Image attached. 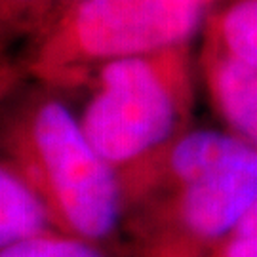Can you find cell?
Masks as SVG:
<instances>
[{"label":"cell","mask_w":257,"mask_h":257,"mask_svg":"<svg viewBox=\"0 0 257 257\" xmlns=\"http://www.w3.org/2000/svg\"><path fill=\"white\" fill-rule=\"evenodd\" d=\"M6 158L37 191L55 230L97 246L118 232L126 189L61 99L40 97L4 134Z\"/></svg>","instance_id":"cell-1"},{"label":"cell","mask_w":257,"mask_h":257,"mask_svg":"<svg viewBox=\"0 0 257 257\" xmlns=\"http://www.w3.org/2000/svg\"><path fill=\"white\" fill-rule=\"evenodd\" d=\"M213 0H80L37 35L27 69L38 80L74 82L107 61L175 50Z\"/></svg>","instance_id":"cell-2"},{"label":"cell","mask_w":257,"mask_h":257,"mask_svg":"<svg viewBox=\"0 0 257 257\" xmlns=\"http://www.w3.org/2000/svg\"><path fill=\"white\" fill-rule=\"evenodd\" d=\"M179 118L181 95L174 73L164 59L139 55L97 67L95 88L78 122L93 149L118 174L162 145Z\"/></svg>","instance_id":"cell-3"},{"label":"cell","mask_w":257,"mask_h":257,"mask_svg":"<svg viewBox=\"0 0 257 257\" xmlns=\"http://www.w3.org/2000/svg\"><path fill=\"white\" fill-rule=\"evenodd\" d=\"M145 257H208L257 198V149L249 143L179 185Z\"/></svg>","instance_id":"cell-4"},{"label":"cell","mask_w":257,"mask_h":257,"mask_svg":"<svg viewBox=\"0 0 257 257\" xmlns=\"http://www.w3.org/2000/svg\"><path fill=\"white\" fill-rule=\"evenodd\" d=\"M210 84L213 99L236 136L257 149V69L215 55Z\"/></svg>","instance_id":"cell-5"},{"label":"cell","mask_w":257,"mask_h":257,"mask_svg":"<svg viewBox=\"0 0 257 257\" xmlns=\"http://www.w3.org/2000/svg\"><path fill=\"white\" fill-rule=\"evenodd\" d=\"M54 229L37 191L8 158H0V248Z\"/></svg>","instance_id":"cell-6"},{"label":"cell","mask_w":257,"mask_h":257,"mask_svg":"<svg viewBox=\"0 0 257 257\" xmlns=\"http://www.w3.org/2000/svg\"><path fill=\"white\" fill-rule=\"evenodd\" d=\"M242 145H246V141L238 136H230L217 130L189 132L170 151V175L177 181V185H183L210 170L211 166L219 164L221 160L236 153Z\"/></svg>","instance_id":"cell-7"},{"label":"cell","mask_w":257,"mask_h":257,"mask_svg":"<svg viewBox=\"0 0 257 257\" xmlns=\"http://www.w3.org/2000/svg\"><path fill=\"white\" fill-rule=\"evenodd\" d=\"M215 35L221 57L257 69V0H238L223 10Z\"/></svg>","instance_id":"cell-8"},{"label":"cell","mask_w":257,"mask_h":257,"mask_svg":"<svg viewBox=\"0 0 257 257\" xmlns=\"http://www.w3.org/2000/svg\"><path fill=\"white\" fill-rule=\"evenodd\" d=\"M80 0H0V54L12 38L54 23L67 8Z\"/></svg>","instance_id":"cell-9"},{"label":"cell","mask_w":257,"mask_h":257,"mask_svg":"<svg viewBox=\"0 0 257 257\" xmlns=\"http://www.w3.org/2000/svg\"><path fill=\"white\" fill-rule=\"evenodd\" d=\"M0 257H110L105 246L65 234L55 229L0 248Z\"/></svg>","instance_id":"cell-10"},{"label":"cell","mask_w":257,"mask_h":257,"mask_svg":"<svg viewBox=\"0 0 257 257\" xmlns=\"http://www.w3.org/2000/svg\"><path fill=\"white\" fill-rule=\"evenodd\" d=\"M208 257H257V198Z\"/></svg>","instance_id":"cell-11"},{"label":"cell","mask_w":257,"mask_h":257,"mask_svg":"<svg viewBox=\"0 0 257 257\" xmlns=\"http://www.w3.org/2000/svg\"><path fill=\"white\" fill-rule=\"evenodd\" d=\"M16 82V71L4 55H0V103L12 92V86Z\"/></svg>","instance_id":"cell-12"}]
</instances>
